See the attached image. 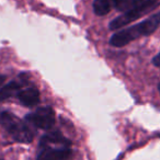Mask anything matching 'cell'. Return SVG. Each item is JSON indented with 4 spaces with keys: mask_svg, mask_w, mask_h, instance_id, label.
Instances as JSON below:
<instances>
[{
    "mask_svg": "<svg viewBox=\"0 0 160 160\" xmlns=\"http://www.w3.org/2000/svg\"><path fill=\"white\" fill-rule=\"evenodd\" d=\"M60 145V146L69 147L71 145V142L69 139H67L59 131H52L49 133H47L46 135H44L41 139V144L42 145Z\"/></svg>",
    "mask_w": 160,
    "mask_h": 160,
    "instance_id": "cell-7",
    "label": "cell"
},
{
    "mask_svg": "<svg viewBox=\"0 0 160 160\" xmlns=\"http://www.w3.org/2000/svg\"><path fill=\"white\" fill-rule=\"evenodd\" d=\"M160 27V11L148 17L144 21L118 31L110 38V44L114 47H123L142 36L155 33Z\"/></svg>",
    "mask_w": 160,
    "mask_h": 160,
    "instance_id": "cell-1",
    "label": "cell"
},
{
    "mask_svg": "<svg viewBox=\"0 0 160 160\" xmlns=\"http://www.w3.org/2000/svg\"><path fill=\"white\" fill-rule=\"evenodd\" d=\"M6 80V76H3V75H0V86L2 85L3 83V81Z\"/></svg>",
    "mask_w": 160,
    "mask_h": 160,
    "instance_id": "cell-12",
    "label": "cell"
},
{
    "mask_svg": "<svg viewBox=\"0 0 160 160\" xmlns=\"http://www.w3.org/2000/svg\"><path fill=\"white\" fill-rule=\"evenodd\" d=\"M92 8H93L94 14L103 17L111 12L113 3H112V0H94L92 3Z\"/></svg>",
    "mask_w": 160,
    "mask_h": 160,
    "instance_id": "cell-8",
    "label": "cell"
},
{
    "mask_svg": "<svg viewBox=\"0 0 160 160\" xmlns=\"http://www.w3.org/2000/svg\"><path fill=\"white\" fill-rule=\"evenodd\" d=\"M25 121L41 129H51L55 124V112L51 107H43L25 116Z\"/></svg>",
    "mask_w": 160,
    "mask_h": 160,
    "instance_id": "cell-4",
    "label": "cell"
},
{
    "mask_svg": "<svg viewBox=\"0 0 160 160\" xmlns=\"http://www.w3.org/2000/svg\"><path fill=\"white\" fill-rule=\"evenodd\" d=\"M134 1H135V0H112V3H113V7L115 8L118 11L124 12L126 9H128V7Z\"/></svg>",
    "mask_w": 160,
    "mask_h": 160,
    "instance_id": "cell-10",
    "label": "cell"
},
{
    "mask_svg": "<svg viewBox=\"0 0 160 160\" xmlns=\"http://www.w3.org/2000/svg\"><path fill=\"white\" fill-rule=\"evenodd\" d=\"M160 5V0H135L120 17L113 19L109 23V29L111 31H116L118 29L131 24L137 19L149 13Z\"/></svg>",
    "mask_w": 160,
    "mask_h": 160,
    "instance_id": "cell-2",
    "label": "cell"
},
{
    "mask_svg": "<svg viewBox=\"0 0 160 160\" xmlns=\"http://www.w3.org/2000/svg\"><path fill=\"white\" fill-rule=\"evenodd\" d=\"M152 64L156 67H160V52L152 58Z\"/></svg>",
    "mask_w": 160,
    "mask_h": 160,
    "instance_id": "cell-11",
    "label": "cell"
},
{
    "mask_svg": "<svg viewBox=\"0 0 160 160\" xmlns=\"http://www.w3.org/2000/svg\"><path fill=\"white\" fill-rule=\"evenodd\" d=\"M20 87V83H18L17 81H10L9 83L0 88V102L7 100L16 93H18Z\"/></svg>",
    "mask_w": 160,
    "mask_h": 160,
    "instance_id": "cell-9",
    "label": "cell"
},
{
    "mask_svg": "<svg viewBox=\"0 0 160 160\" xmlns=\"http://www.w3.org/2000/svg\"><path fill=\"white\" fill-rule=\"evenodd\" d=\"M40 148L36 160H68L72 155L69 147H51L49 145H43Z\"/></svg>",
    "mask_w": 160,
    "mask_h": 160,
    "instance_id": "cell-5",
    "label": "cell"
},
{
    "mask_svg": "<svg viewBox=\"0 0 160 160\" xmlns=\"http://www.w3.org/2000/svg\"><path fill=\"white\" fill-rule=\"evenodd\" d=\"M158 90H159V93H160V82H159V85H158Z\"/></svg>",
    "mask_w": 160,
    "mask_h": 160,
    "instance_id": "cell-13",
    "label": "cell"
},
{
    "mask_svg": "<svg viewBox=\"0 0 160 160\" xmlns=\"http://www.w3.org/2000/svg\"><path fill=\"white\" fill-rule=\"evenodd\" d=\"M0 124L13 137L14 140L20 142H31L33 140V133L23 121L10 112L3 111L0 113Z\"/></svg>",
    "mask_w": 160,
    "mask_h": 160,
    "instance_id": "cell-3",
    "label": "cell"
},
{
    "mask_svg": "<svg viewBox=\"0 0 160 160\" xmlns=\"http://www.w3.org/2000/svg\"><path fill=\"white\" fill-rule=\"evenodd\" d=\"M17 97L24 107L32 108L40 102V91L35 87H30L24 90H21L18 92Z\"/></svg>",
    "mask_w": 160,
    "mask_h": 160,
    "instance_id": "cell-6",
    "label": "cell"
}]
</instances>
